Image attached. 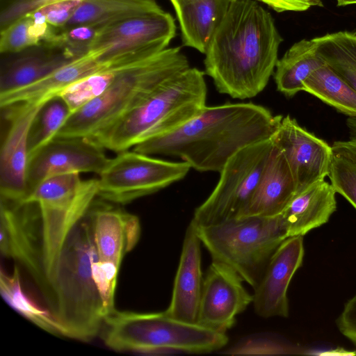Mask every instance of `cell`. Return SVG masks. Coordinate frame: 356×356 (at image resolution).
Wrapping results in <instances>:
<instances>
[{"label":"cell","mask_w":356,"mask_h":356,"mask_svg":"<svg viewBox=\"0 0 356 356\" xmlns=\"http://www.w3.org/2000/svg\"><path fill=\"white\" fill-rule=\"evenodd\" d=\"M282 40L269 12L255 0H235L210 39L204 73L220 93L254 97L274 73Z\"/></svg>","instance_id":"cell-1"},{"label":"cell","mask_w":356,"mask_h":356,"mask_svg":"<svg viewBox=\"0 0 356 356\" xmlns=\"http://www.w3.org/2000/svg\"><path fill=\"white\" fill-rule=\"evenodd\" d=\"M282 117L252 102L206 106L182 126L147 139L134 150L177 156L195 170L220 172L241 149L270 139Z\"/></svg>","instance_id":"cell-2"},{"label":"cell","mask_w":356,"mask_h":356,"mask_svg":"<svg viewBox=\"0 0 356 356\" xmlns=\"http://www.w3.org/2000/svg\"><path fill=\"white\" fill-rule=\"evenodd\" d=\"M204 74L196 67H188L172 76L124 115L88 139L118 153L179 128L206 106Z\"/></svg>","instance_id":"cell-3"},{"label":"cell","mask_w":356,"mask_h":356,"mask_svg":"<svg viewBox=\"0 0 356 356\" xmlns=\"http://www.w3.org/2000/svg\"><path fill=\"white\" fill-rule=\"evenodd\" d=\"M97 257L87 213L68 236L51 280V314L62 336L89 341L100 332L105 315L92 273Z\"/></svg>","instance_id":"cell-4"},{"label":"cell","mask_w":356,"mask_h":356,"mask_svg":"<svg viewBox=\"0 0 356 356\" xmlns=\"http://www.w3.org/2000/svg\"><path fill=\"white\" fill-rule=\"evenodd\" d=\"M180 47L122 67L99 96L71 114L56 137L91 138L124 115L163 82L188 69Z\"/></svg>","instance_id":"cell-5"},{"label":"cell","mask_w":356,"mask_h":356,"mask_svg":"<svg viewBox=\"0 0 356 356\" xmlns=\"http://www.w3.org/2000/svg\"><path fill=\"white\" fill-rule=\"evenodd\" d=\"M99 334L111 349L148 354L208 353L228 342L226 334L175 319L165 312L115 309L104 317Z\"/></svg>","instance_id":"cell-6"},{"label":"cell","mask_w":356,"mask_h":356,"mask_svg":"<svg viewBox=\"0 0 356 356\" xmlns=\"http://www.w3.org/2000/svg\"><path fill=\"white\" fill-rule=\"evenodd\" d=\"M196 229L212 261L231 267L253 289L274 252L289 238L280 215L234 218L213 225H196Z\"/></svg>","instance_id":"cell-7"},{"label":"cell","mask_w":356,"mask_h":356,"mask_svg":"<svg viewBox=\"0 0 356 356\" xmlns=\"http://www.w3.org/2000/svg\"><path fill=\"white\" fill-rule=\"evenodd\" d=\"M79 174L68 172L48 177L23 200L36 203L40 211L44 264L50 285L68 236L97 197L98 179L83 180Z\"/></svg>","instance_id":"cell-8"},{"label":"cell","mask_w":356,"mask_h":356,"mask_svg":"<svg viewBox=\"0 0 356 356\" xmlns=\"http://www.w3.org/2000/svg\"><path fill=\"white\" fill-rule=\"evenodd\" d=\"M176 30L175 18L161 8L98 28L88 52L109 67L131 65L167 49Z\"/></svg>","instance_id":"cell-9"},{"label":"cell","mask_w":356,"mask_h":356,"mask_svg":"<svg viewBox=\"0 0 356 356\" xmlns=\"http://www.w3.org/2000/svg\"><path fill=\"white\" fill-rule=\"evenodd\" d=\"M273 147L272 139L244 147L220 172V179L206 200L195 210L192 221L209 225L238 218L252 196Z\"/></svg>","instance_id":"cell-10"},{"label":"cell","mask_w":356,"mask_h":356,"mask_svg":"<svg viewBox=\"0 0 356 356\" xmlns=\"http://www.w3.org/2000/svg\"><path fill=\"white\" fill-rule=\"evenodd\" d=\"M191 168L133 151L118 152L98 175L97 197L126 204L184 179Z\"/></svg>","instance_id":"cell-11"},{"label":"cell","mask_w":356,"mask_h":356,"mask_svg":"<svg viewBox=\"0 0 356 356\" xmlns=\"http://www.w3.org/2000/svg\"><path fill=\"white\" fill-rule=\"evenodd\" d=\"M0 211L1 254L12 258L26 270L51 313L54 301L44 269L42 224L38 205L1 198Z\"/></svg>","instance_id":"cell-12"},{"label":"cell","mask_w":356,"mask_h":356,"mask_svg":"<svg viewBox=\"0 0 356 356\" xmlns=\"http://www.w3.org/2000/svg\"><path fill=\"white\" fill-rule=\"evenodd\" d=\"M19 103L4 108L9 122L0 152L1 198L23 201L28 195L29 134L37 114L49 101Z\"/></svg>","instance_id":"cell-13"},{"label":"cell","mask_w":356,"mask_h":356,"mask_svg":"<svg viewBox=\"0 0 356 356\" xmlns=\"http://www.w3.org/2000/svg\"><path fill=\"white\" fill-rule=\"evenodd\" d=\"M271 139L289 164L296 194L328 176L334 154L332 146L302 127L289 115L282 117Z\"/></svg>","instance_id":"cell-14"},{"label":"cell","mask_w":356,"mask_h":356,"mask_svg":"<svg viewBox=\"0 0 356 356\" xmlns=\"http://www.w3.org/2000/svg\"><path fill=\"white\" fill-rule=\"evenodd\" d=\"M243 281L227 264L212 261L204 277L197 323L223 334L231 329L253 300Z\"/></svg>","instance_id":"cell-15"},{"label":"cell","mask_w":356,"mask_h":356,"mask_svg":"<svg viewBox=\"0 0 356 356\" xmlns=\"http://www.w3.org/2000/svg\"><path fill=\"white\" fill-rule=\"evenodd\" d=\"M104 149L88 138L55 137L29 158L28 195L41 181L54 175L68 172L99 175L109 160Z\"/></svg>","instance_id":"cell-16"},{"label":"cell","mask_w":356,"mask_h":356,"mask_svg":"<svg viewBox=\"0 0 356 356\" xmlns=\"http://www.w3.org/2000/svg\"><path fill=\"white\" fill-rule=\"evenodd\" d=\"M304 254L302 236L289 237L278 247L254 289L252 303L258 316L266 318L288 317V287L302 266Z\"/></svg>","instance_id":"cell-17"},{"label":"cell","mask_w":356,"mask_h":356,"mask_svg":"<svg viewBox=\"0 0 356 356\" xmlns=\"http://www.w3.org/2000/svg\"><path fill=\"white\" fill-rule=\"evenodd\" d=\"M88 216L99 259L120 266L124 255L139 241V218L119 207L95 202Z\"/></svg>","instance_id":"cell-18"},{"label":"cell","mask_w":356,"mask_h":356,"mask_svg":"<svg viewBox=\"0 0 356 356\" xmlns=\"http://www.w3.org/2000/svg\"><path fill=\"white\" fill-rule=\"evenodd\" d=\"M201 243L196 225L191 220L185 233L171 301L164 311L170 317L193 324H197L204 282Z\"/></svg>","instance_id":"cell-19"},{"label":"cell","mask_w":356,"mask_h":356,"mask_svg":"<svg viewBox=\"0 0 356 356\" xmlns=\"http://www.w3.org/2000/svg\"><path fill=\"white\" fill-rule=\"evenodd\" d=\"M295 195L296 185L289 164L273 143L259 182L238 218L278 216Z\"/></svg>","instance_id":"cell-20"},{"label":"cell","mask_w":356,"mask_h":356,"mask_svg":"<svg viewBox=\"0 0 356 356\" xmlns=\"http://www.w3.org/2000/svg\"><path fill=\"white\" fill-rule=\"evenodd\" d=\"M336 194L325 180L296 194L280 214L289 237L303 236L325 224L337 209Z\"/></svg>","instance_id":"cell-21"},{"label":"cell","mask_w":356,"mask_h":356,"mask_svg":"<svg viewBox=\"0 0 356 356\" xmlns=\"http://www.w3.org/2000/svg\"><path fill=\"white\" fill-rule=\"evenodd\" d=\"M106 68L109 67L98 61L93 54L88 52L34 83L1 93V108L15 104L51 99L74 83Z\"/></svg>","instance_id":"cell-22"},{"label":"cell","mask_w":356,"mask_h":356,"mask_svg":"<svg viewBox=\"0 0 356 356\" xmlns=\"http://www.w3.org/2000/svg\"><path fill=\"white\" fill-rule=\"evenodd\" d=\"M15 54L1 69L0 94L34 83L73 60L62 49L46 45L32 47Z\"/></svg>","instance_id":"cell-23"},{"label":"cell","mask_w":356,"mask_h":356,"mask_svg":"<svg viewBox=\"0 0 356 356\" xmlns=\"http://www.w3.org/2000/svg\"><path fill=\"white\" fill-rule=\"evenodd\" d=\"M179 21L184 46L205 54L216 26L235 0H170Z\"/></svg>","instance_id":"cell-24"},{"label":"cell","mask_w":356,"mask_h":356,"mask_svg":"<svg viewBox=\"0 0 356 356\" xmlns=\"http://www.w3.org/2000/svg\"><path fill=\"white\" fill-rule=\"evenodd\" d=\"M324 65L312 39L294 43L276 64L274 79L277 90L288 97L304 91V81Z\"/></svg>","instance_id":"cell-25"},{"label":"cell","mask_w":356,"mask_h":356,"mask_svg":"<svg viewBox=\"0 0 356 356\" xmlns=\"http://www.w3.org/2000/svg\"><path fill=\"white\" fill-rule=\"evenodd\" d=\"M160 8L154 0H82L65 27L80 24L102 27Z\"/></svg>","instance_id":"cell-26"},{"label":"cell","mask_w":356,"mask_h":356,"mask_svg":"<svg viewBox=\"0 0 356 356\" xmlns=\"http://www.w3.org/2000/svg\"><path fill=\"white\" fill-rule=\"evenodd\" d=\"M308 92L338 111L356 117V90L326 64L303 83Z\"/></svg>","instance_id":"cell-27"},{"label":"cell","mask_w":356,"mask_h":356,"mask_svg":"<svg viewBox=\"0 0 356 356\" xmlns=\"http://www.w3.org/2000/svg\"><path fill=\"white\" fill-rule=\"evenodd\" d=\"M312 40L325 64L356 90V31H341Z\"/></svg>","instance_id":"cell-28"},{"label":"cell","mask_w":356,"mask_h":356,"mask_svg":"<svg viewBox=\"0 0 356 356\" xmlns=\"http://www.w3.org/2000/svg\"><path fill=\"white\" fill-rule=\"evenodd\" d=\"M0 291L8 304L22 316L49 333L62 335L51 313L38 306L24 291L17 266L11 275L1 270Z\"/></svg>","instance_id":"cell-29"},{"label":"cell","mask_w":356,"mask_h":356,"mask_svg":"<svg viewBox=\"0 0 356 356\" xmlns=\"http://www.w3.org/2000/svg\"><path fill=\"white\" fill-rule=\"evenodd\" d=\"M72 113L58 96L47 101L34 119L29 134V158L53 140Z\"/></svg>","instance_id":"cell-30"},{"label":"cell","mask_w":356,"mask_h":356,"mask_svg":"<svg viewBox=\"0 0 356 356\" xmlns=\"http://www.w3.org/2000/svg\"><path fill=\"white\" fill-rule=\"evenodd\" d=\"M127 66V65H125ZM124 66L106 68L74 83L58 94L72 114L102 94Z\"/></svg>","instance_id":"cell-31"},{"label":"cell","mask_w":356,"mask_h":356,"mask_svg":"<svg viewBox=\"0 0 356 356\" xmlns=\"http://www.w3.org/2000/svg\"><path fill=\"white\" fill-rule=\"evenodd\" d=\"M328 177L337 193L356 209V156L343 150H333Z\"/></svg>","instance_id":"cell-32"},{"label":"cell","mask_w":356,"mask_h":356,"mask_svg":"<svg viewBox=\"0 0 356 356\" xmlns=\"http://www.w3.org/2000/svg\"><path fill=\"white\" fill-rule=\"evenodd\" d=\"M120 266L97 257L92 263V273L95 286L102 300L105 316L113 312L114 296Z\"/></svg>","instance_id":"cell-33"},{"label":"cell","mask_w":356,"mask_h":356,"mask_svg":"<svg viewBox=\"0 0 356 356\" xmlns=\"http://www.w3.org/2000/svg\"><path fill=\"white\" fill-rule=\"evenodd\" d=\"M32 22L30 16L25 15L1 30V54H16L37 46L30 33Z\"/></svg>","instance_id":"cell-34"},{"label":"cell","mask_w":356,"mask_h":356,"mask_svg":"<svg viewBox=\"0 0 356 356\" xmlns=\"http://www.w3.org/2000/svg\"><path fill=\"white\" fill-rule=\"evenodd\" d=\"M56 1L57 0H13L6 6L1 8V30L39 8Z\"/></svg>","instance_id":"cell-35"},{"label":"cell","mask_w":356,"mask_h":356,"mask_svg":"<svg viewBox=\"0 0 356 356\" xmlns=\"http://www.w3.org/2000/svg\"><path fill=\"white\" fill-rule=\"evenodd\" d=\"M81 0H57L39 8L46 16L47 22L51 26L65 27L71 19Z\"/></svg>","instance_id":"cell-36"},{"label":"cell","mask_w":356,"mask_h":356,"mask_svg":"<svg viewBox=\"0 0 356 356\" xmlns=\"http://www.w3.org/2000/svg\"><path fill=\"white\" fill-rule=\"evenodd\" d=\"M336 324L340 332L356 346V293L345 304Z\"/></svg>","instance_id":"cell-37"},{"label":"cell","mask_w":356,"mask_h":356,"mask_svg":"<svg viewBox=\"0 0 356 356\" xmlns=\"http://www.w3.org/2000/svg\"><path fill=\"white\" fill-rule=\"evenodd\" d=\"M262 2L277 13L302 12L314 6L323 7L322 0H256Z\"/></svg>","instance_id":"cell-38"},{"label":"cell","mask_w":356,"mask_h":356,"mask_svg":"<svg viewBox=\"0 0 356 356\" xmlns=\"http://www.w3.org/2000/svg\"><path fill=\"white\" fill-rule=\"evenodd\" d=\"M332 147L333 150L346 151L356 156V139L336 141Z\"/></svg>","instance_id":"cell-39"},{"label":"cell","mask_w":356,"mask_h":356,"mask_svg":"<svg viewBox=\"0 0 356 356\" xmlns=\"http://www.w3.org/2000/svg\"><path fill=\"white\" fill-rule=\"evenodd\" d=\"M356 4V0H344L341 3H340L339 6H344L348 5Z\"/></svg>","instance_id":"cell-40"},{"label":"cell","mask_w":356,"mask_h":356,"mask_svg":"<svg viewBox=\"0 0 356 356\" xmlns=\"http://www.w3.org/2000/svg\"><path fill=\"white\" fill-rule=\"evenodd\" d=\"M344 0H337V6Z\"/></svg>","instance_id":"cell-41"},{"label":"cell","mask_w":356,"mask_h":356,"mask_svg":"<svg viewBox=\"0 0 356 356\" xmlns=\"http://www.w3.org/2000/svg\"><path fill=\"white\" fill-rule=\"evenodd\" d=\"M81 1H82V0H81Z\"/></svg>","instance_id":"cell-42"}]
</instances>
